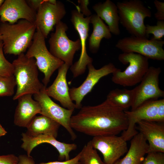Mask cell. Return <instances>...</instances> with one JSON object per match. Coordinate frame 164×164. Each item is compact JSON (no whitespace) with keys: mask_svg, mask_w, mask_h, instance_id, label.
Segmentation results:
<instances>
[{"mask_svg":"<svg viewBox=\"0 0 164 164\" xmlns=\"http://www.w3.org/2000/svg\"><path fill=\"white\" fill-rule=\"evenodd\" d=\"M135 92V87L131 90L116 88L109 93L106 99L126 111L132 106L134 101Z\"/></svg>","mask_w":164,"mask_h":164,"instance_id":"d4e9b609","label":"cell"},{"mask_svg":"<svg viewBox=\"0 0 164 164\" xmlns=\"http://www.w3.org/2000/svg\"><path fill=\"white\" fill-rule=\"evenodd\" d=\"M45 39L41 32L36 29L25 55L36 60L38 69L44 74L42 81L46 87L53 73L64 63L50 52L46 46Z\"/></svg>","mask_w":164,"mask_h":164,"instance_id":"52a82bcc","label":"cell"},{"mask_svg":"<svg viewBox=\"0 0 164 164\" xmlns=\"http://www.w3.org/2000/svg\"><path fill=\"white\" fill-rule=\"evenodd\" d=\"M148 149L147 140L141 133L138 132L131 139L129 149L125 155L113 164H142Z\"/></svg>","mask_w":164,"mask_h":164,"instance_id":"7402d4cb","label":"cell"},{"mask_svg":"<svg viewBox=\"0 0 164 164\" xmlns=\"http://www.w3.org/2000/svg\"><path fill=\"white\" fill-rule=\"evenodd\" d=\"M32 94H26L18 98L15 109L14 123L18 126L27 128L37 114H40L39 103L33 99Z\"/></svg>","mask_w":164,"mask_h":164,"instance_id":"ffe728a7","label":"cell"},{"mask_svg":"<svg viewBox=\"0 0 164 164\" xmlns=\"http://www.w3.org/2000/svg\"><path fill=\"white\" fill-rule=\"evenodd\" d=\"M80 152L81 164H105L93 147L91 141L84 145Z\"/></svg>","mask_w":164,"mask_h":164,"instance_id":"484cf974","label":"cell"},{"mask_svg":"<svg viewBox=\"0 0 164 164\" xmlns=\"http://www.w3.org/2000/svg\"><path fill=\"white\" fill-rule=\"evenodd\" d=\"M154 3L157 10L154 16L157 21H164V2L155 0Z\"/></svg>","mask_w":164,"mask_h":164,"instance_id":"4dcf8cb0","label":"cell"},{"mask_svg":"<svg viewBox=\"0 0 164 164\" xmlns=\"http://www.w3.org/2000/svg\"><path fill=\"white\" fill-rule=\"evenodd\" d=\"M60 125L43 115L35 116L26 128V132L29 135L46 134L56 138Z\"/></svg>","mask_w":164,"mask_h":164,"instance_id":"cb8c5ba5","label":"cell"},{"mask_svg":"<svg viewBox=\"0 0 164 164\" xmlns=\"http://www.w3.org/2000/svg\"><path fill=\"white\" fill-rule=\"evenodd\" d=\"M22 142L21 147L26 151L27 155L31 156L33 149L38 145L43 143L50 144L54 147L59 153V160H68L70 159V153L77 147L75 143H67L57 140L53 136L46 134L35 135H29L26 133L22 134Z\"/></svg>","mask_w":164,"mask_h":164,"instance_id":"2e32d148","label":"cell"},{"mask_svg":"<svg viewBox=\"0 0 164 164\" xmlns=\"http://www.w3.org/2000/svg\"><path fill=\"white\" fill-rule=\"evenodd\" d=\"M4 1L5 0H0V8L2 6Z\"/></svg>","mask_w":164,"mask_h":164,"instance_id":"74e56055","label":"cell"},{"mask_svg":"<svg viewBox=\"0 0 164 164\" xmlns=\"http://www.w3.org/2000/svg\"><path fill=\"white\" fill-rule=\"evenodd\" d=\"M36 30L34 23L25 19L13 24L0 22L4 53L18 56L24 53L30 46Z\"/></svg>","mask_w":164,"mask_h":164,"instance_id":"7a4b0ae2","label":"cell"},{"mask_svg":"<svg viewBox=\"0 0 164 164\" xmlns=\"http://www.w3.org/2000/svg\"><path fill=\"white\" fill-rule=\"evenodd\" d=\"M137 124L136 129L139 131L148 142V152L164 153V123L142 120Z\"/></svg>","mask_w":164,"mask_h":164,"instance_id":"d6986e66","label":"cell"},{"mask_svg":"<svg viewBox=\"0 0 164 164\" xmlns=\"http://www.w3.org/2000/svg\"><path fill=\"white\" fill-rule=\"evenodd\" d=\"M2 40V36L1 35H0V40Z\"/></svg>","mask_w":164,"mask_h":164,"instance_id":"f35d334b","label":"cell"},{"mask_svg":"<svg viewBox=\"0 0 164 164\" xmlns=\"http://www.w3.org/2000/svg\"><path fill=\"white\" fill-rule=\"evenodd\" d=\"M92 8L96 14L107 24L111 33L116 36L120 35V19L116 4L110 0H106L95 4Z\"/></svg>","mask_w":164,"mask_h":164,"instance_id":"44dd1931","label":"cell"},{"mask_svg":"<svg viewBox=\"0 0 164 164\" xmlns=\"http://www.w3.org/2000/svg\"><path fill=\"white\" fill-rule=\"evenodd\" d=\"M70 66L64 63L58 69L57 76L53 84L46 87V91L50 97L59 101L65 108L74 110L75 104L71 100L66 76Z\"/></svg>","mask_w":164,"mask_h":164,"instance_id":"ac0fdd59","label":"cell"},{"mask_svg":"<svg viewBox=\"0 0 164 164\" xmlns=\"http://www.w3.org/2000/svg\"><path fill=\"white\" fill-rule=\"evenodd\" d=\"M145 33L148 38L150 34L153 36L151 39L156 40H161L164 36V21H157L155 25H145Z\"/></svg>","mask_w":164,"mask_h":164,"instance_id":"83f0119b","label":"cell"},{"mask_svg":"<svg viewBox=\"0 0 164 164\" xmlns=\"http://www.w3.org/2000/svg\"><path fill=\"white\" fill-rule=\"evenodd\" d=\"M159 67H149L140 82L135 87L136 92L131 110H134L145 101L158 99L164 96V91L159 87Z\"/></svg>","mask_w":164,"mask_h":164,"instance_id":"4fadbf2b","label":"cell"},{"mask_svg":"<svg viewBox=\"0 0 164 164\" xmlns=\"http://www.w3.org/2000/svg\"><path fill=\"white\" fill-rule=\"evenodd\" d=\"M68 29L66 24L60 21L56 26L55 31L51 33L48 43L50 52L70 67L75 54L81 49V44L79 39L73 41L68 38L66 32Z\"/></svg>","mask_w":164,"mask_h":164,"instance_id":"ba28073f","label":"cell"},{"mask_svg":"<svg viewBox=\"0 0 164 164\" xmlns=\"http://www.w3.org/2000/svg\"><path fill=\"white\" fill-rule=\"evenodd\" d=\"M18 157V164H35L33 159L31 156H29L26 155H21Z\"/></svg>","mask_w":164,"mask_h":164,"instance_id":"e575fe53","label":"cell"},{"mask_svg":"<svg viewBox=\"0 0 164 164\" xmlns=\"http://www.w3.org/2000/svg\"><path fill=\"white\" fill-rule=\"evenodd\" d=\"M142 164H164V153L148 152Z\"/></svg>","mask_w":164,"mask_h":164,"instance_id":"f546056e","label":"cell"},{"mask_svg":"<svg viewBox=\"0 0 164 164\" xmlns=\"http://www.w3.org/2000/svg\"><path fill=\"white\" fill-rule=\"evenodd\" d=\"M118 58L123 64L128 65L123 71L118 68L113 73L112 81L124 87L132 86L140 83L149 67V59L133 53H123L119 55Z\"/></svg>","mask_w":164,"mask_h":164,"instance_id":"5b68a950","label":"cell"},{"mask_svg":"<svg viewBox=\"0 0 164 164\" xmlns=\"http://www.w3.org/2000/svg\"><path fill=\"white\" fill-rule=\"evenodd\" d=\"M80 109L70 121L72 128L78 132L93 137L117 135L128 128L125 111L107 99L99 104Z\"/></svg>","mask_w":164,"mask_h":164,"instance_id":"6da1fadb","label":"cell"},{"mask_svg":"<svg viewBox=\"0 0 164 164\" xmlns=\"http://www.w3.org/2000/svg\"><path fill=\"white\" fill-rule=\"evenodd\" d=\"M12 63L17 87L13 100H17L24 94L33 95L39 93L44 86L39 79L38 68L35 59L22 53Z\"/></svg>","mask_w":164,"mask_h":164,"instance_id":"3957f363","label":"cell"},{"mask_svg":"<svg viewBox=\"0 0 164 164\" xmlns=\"http://www.w3.org/2000/svg\"><path fill=\"white\" fill-rule=\"evenodd\" d=\"M91 142L94 148L102 154L105 164H113L128 150L127 141L121 136H95Z\"/></svg>","mask_w":164,"mask_h":164,"instance_id":"5bb4252c","label":"cell"},{"mask_svg":"<svg viewBox=\"0 0 164 164\" xmlns=\"http://www.w3.org/2000/svg\"><path fill=\"white\" fill-rule=\"evenodd\" d=\"M125 112L128 126L127 129L122 132L121 136L127 141L138 133L136 124L139 121L145 120L164 123V99L149 100L134 110Z\"/></svg>","mask_w":164,"mask_h":164,"instance_id":"8992f818","label":"cell"},{"mask_svg":"<svg viewBox=\"0 0 164 164\" xmlns=\"http://www.w3.org/2000/svg\"><path fill=\"white\" fill-rule=\"evenodd\" d=\"M79 5H76V8L78 9L80 12L84 16L89 17L91 15V12L88 7L90 2L88 0H79L78 1Z\"/></svg>","mask_w":164,"mask_h":164,"instance_id":"1f68e13d","label":"cell"},{"mask_svg":"<svg viewBox=\"0 0 164 164\" xmlns=\"http://www.w3.org/2000/svg\"><path fill=\"white\" fill-rule=\"evenodd\" d=\"M7 132L0 124V137L5 135Z\"/></svg>","mask_w":164,"mask_h":164,"instance_id":"8d00e7d4","label":"cell"},{"mask_svg":"<svg viewBox=\"0 0 164 164\" xmlns=\"http://www.w3.org/2000/svg\"><path fill=\"white\" fill-rule=\"evenodd\" d=\"M163 40L131 36L119 39L116 47L123 53H133L139 54L148 59L157 60H164Z\"/></svg>","mask_w":164,"mask_h":164,"instance_id":"9c48e42d","label":"cell"},{"mask_svg":"<svg viewBox=\"0 0 164 164\" xmlns=\"http://www.w3.org/2000/svg\"><path fill=\"white\" fill-rule=\"evenodd\" d=\"M4 53L3 42L1 40H0V76L14 75L13 65L6 59Z\"/></svg>","mask_w":164,"mask_h":164,"instance_id":"f1b7e54d","label":"cell"},{"mask_svg":"<svg viewBox=\"0 0 164 164\" xmlns=\"http://www.w3.org/2000/svg\"><path fill=\"white\" fill-rule=\"evenodd\" d=\"M16 85L14 75L0 76V97L10 96L14 94V88Z\"/></svg>","mask_w":164,"mask_h":164,"instance_id":"4316f807","label":"cell"},{"mask_svg":"<svg viewBox=\"0 0 164 164\" xmlns=\"http://www.w3.org/2000/svg\"><path fill=\"white\" fill-rule=\"evenodd\" d=\"M18 157L14 154L0 155V164H18Z\"/></svg>","mask_w":164,"mask_h":164,"instance_id":"d6a6232c","label":"cell"},{"mask_svg":"<svg viewBox=\"0 0 164 164\" xmlns=\"http://www.w3.org/2000/svg\"><path fill=\"white\" fill-rule=\"evenodd\" d=\"M76 8V10L71 11L70 20L79 35L81 51L78 60L70 66V70L74 77L83 74L87 66L92 63L93 61L87 53L86 46L89 30L90 16L84 17L78 9Z\"/></svg>","mask_w":164,"mask_h":164,"instance_id":"8fae6325","label":"cell"},{"mask_svg":"<svg viewBox=\"0 0 164 164\" xmlns=\"http://www.w3.org/2000/svg\"><path fill=\"white\" fill-rule=\"evenodd\" d=\"M90 22L93 31L88 39L89 49L91 53H95L99 50L102 39H109L112 35L108 26L96 14L90 16Z\"/></svg>","mask_w":164,"mask_h":164,"instance_id":"603a6c76","label":"cell"},{"mask_svg":"<svg viewBox=\"0 0 164 164\" xmlns=\"http://www.w3.org/2000/svg\"><path fill=\"white\" fill-rule=\"evenodd\" d=\"M80 152L74 157L68 160L63 161H53L47 162H41L36 164H81L80 159Z\"/></svg>","mask_w":164,"mask_h":164,"instance_id":"836d02e7","label":"cell"},{"mask_svg":"<svg viewBox=\"0 0 164 164\" xmlns=\"http://www.w3.org/2000/svg\"><path fill=\"white\" fill-rule=\"evenodd\" d=\"M88 73L83 83L78 87L69 89V94L72 101L75 102V108L80 109L81 102L85 96L90 92L102 77L112 73L118 69L112 63H110L99 69H96L92 63L87 66Z\"/></svg>","mask_w":164,"mask_h":164,"instance_id":"9a60e30c","label":"cell"},{"mask_svg":"<svg viewBox=\"0 0 164 164\" xmlns=\"http://www.w3.org/2000/svg\"><path fill=\"white\" fill-rule=\"evenodd\" d=\"M26 1L30 7L36 12L43 0H28Z\"/></svg>","mask_w":164,"mask_h":164,"instance_id":"d590c367","label":"cell"},{"mask_svg":"<svg viewBox=\"0 0 164 164\" xmlns=\"http://www.w3.org/2000/svg\"><path fill=\"white\" fill-rule=\"evenodd\" d=\"M66 14L64 5L56 0H43L36 11L34 22L36 29L47 38L54 26L59 23Z\"/></svg>","mask_w":164,"mask_h":164,"instance_id":"30bf717a","label":"cell"},{"mask_svg":"<svg viewBox=\"0 0 164 164\" xmlns=\"http://www.w3.org/2000/svg\"><path fill=\"white\" fill-rule=\"evenodd\" d=\"M46 88L44 86L39 93L34 94V100L39 103L41 106L40 114L63 126L70 134L72 140H74L77 136L70 124L71 118L74 110L62 107L53 101L46 94Z\"/></svg>","mask_w":164,"mask_h":164,"instance_id":"7c38bea8","label":"cell"},{"mask_svg":"<svg viewBox=\"0 0 164 164\" xmlns=\"http://www.w3.org/2000/svg\"><path fill=\"white\" fill-rule=\"evenodd\" d=\"M36 12L25 0H5L0 8V21L13 24L21 19L34 23Z\"/></svg>","mask_w":164,"mask_h":164,"instance_id":"e0dca14e","label":"cell"},{"mask_svg":"<svg viewBox=\"0 0 164 164\" xmlns=\"http://www.w3.org/2000/svg\"><path fill=\"white\" fill-rule=\"evenodd\" d=\"M120 22L132 36L148 38L144 19L152 16L151 10L140 0L118 2Z\"/></svg>","mask_w":164,"mask_h":164,"instance_id":"277c9868","label":"cell"}]
</instances>
